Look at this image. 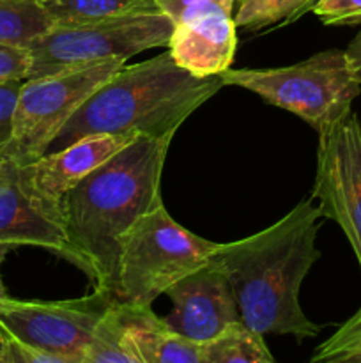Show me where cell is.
<instances>
[{"label": "cell", "mask_w": 361, "mask_h": 363, "mask_svg": "<svg viewBox=\"0 0 361 363\" xmlns=\"http://www.w3.org/2000/svg\"><path fill=\"white\" fill-rule=\"evenodd\" d=\"M172 138L138 137L64 197L67 261L87 275L92 289L115 296L119 243L140 216L163 204L161 176Z\"/></svg>", "instance_id": "6da1fadb"}, {"label": "cell", "mask_w": 361, "mask_h": 363, "mask_svg": "<svg viewBox=\"0 0 361 363\" xmlns=\"http://www.w3.org/2000/svg\"><path fill=\"white\" fill-rule=\"evenodd\" d=\"M322 213L314 199L299 202L283 218L243 240L218 245L244 325L262 335L317 337L321 326L299 303L301 284L321 259L317 234Z\"/></svg>", "instance_id": "7a4b0ae2"}, {"label": "cell", "mask_w": 361, "mask_h": 363, "mask_svg": "<svg viewBox=\"0 0 361 363\" xmlns=\"http://www.w3.org/2000/svg\"><path fill=\"white\" fill-rule=\"evenodd\" d=\"M222 87L219 74L197 77L176 64L170 52L133 66L124 64L64 124L48 151L98 133L176 135Z\"/></svg>", "instance_id": "3957f363"}, {"label": "cell", "mask_w": 361, "mask_h": 363, "mask_svg": "<svg viewBox=\"0 0 361 363\" xmlns=\"http://www.w3.org/2000/svg\"><path fill=\"white\" fill-rule=\"evenodd\" d=\"M223 85L246 89L265 103L294 113L317 133L350 113L361 84L354 78L345 50H326L297 64L260 69H227Z\"/></svg>", "instance_id": "277c9868"}, {"label": "cell", "mask_w": 361, "mask_h": 363, "mask_svg": "<svg viewBox=\"0 0 361 363\" xmlns=\"http://www.w3.org/2000/svg\"><path fill=\"white\" fill-rule=\"evenodd\" d=\"M218 243L184 229L165 204L151 209L127 229L119 243L115 298L152 305L170 286L214 255Z\"/></svg>", "instance_id": "5b68a950"}, {"label": "cell", "mask_w": 361, "mask_h": 363, "mask_svg": "<svg viewBox=\"0 0 361 363\" xmlns=\"http://www.w3.org/2000/svg\"><path fill=\"white\" fill-rule=\"evenodd\" d=\"M124 64L117 57L25 80L6 138L11 160L23 167L48 152L64 124Z\"/></svg>", "instance_id": "8992f818"}, {"label": "cell", "mask_w": 361, "mask_h": 363, "mask_svg": "<svg viewBox=\"0 0 361 363\" xmlns=\"http://www.w3.org/2000/svg\"><path fill=\"white\" fill-rule=\"evenodd\" d=\"M172 30L173 21L161 11L84 23H53L27 46L32 59L27 80L105 59L127 60L145 50L168 46Z\"/></svg>", "instance_id": "52a82bcc"}, {"label": "cell", "mask_w": 361, "mask_h": 363, "mask_svg": "<svg viewBox=\"0 0 361 363\" xmlns=\"http://www.w3.org/2000/svg\"><path fill=\"white\" fill-rule=\"evenodd\" d=\"M113 300L101 289L60 301H23L6 294L0 296V337L53 354L60 363H85L92 332Z\"/></svg>", "instance_id": "ba28073f"}, {"label": "cell", "mask_w": 361, "mask_h": 363, "mask_svg": "<svg viewBox=\"0 0 361 363\" xmlns=\"http://www.w3.org/2000/svg\"><path fill=\"white\" fill-rule=\"evenodd\" d=\"M314 201L340 225L361 268V117L350 112L319 133Z\"/></svg>", "instance_id": "9c48e42d"}, {"label": "cell", "mask_w": 361, "mask_h": 363, "mask_svg": "<svg viewBox=\"0 0 361 363\" xmlns=\"http://www.w3.org/2000/svg\"><path fill=\"white\" fill-rule=\"evenodd\" d=\"M142 135L98 133L81 137L59 151H48L18 169L21 186L42 209L62 222V201L84 177Z\"/></svg>", "instance_id": "30bf717a"}, {"label": "cell", "mask_w": 361, "mask_h": 363, "mask_svg": "<svg viewBox=\"0 0 361 363\" xmlns=\"http://www.w3.org/2000/svg\"><path fill=\"white\" fill-rule=\"evenodd\" d=\"M173 311L168 325L193 342L204 344L230 323L243 321L225 266L212 255L165 291Z\"/></svg>", "instance_id": "8fae6325"}, {"label": "cell", "mask_w": 361, "mask_h": 363, "mask_svg": "<svg viewBox=\"0 0 361 363\" xmlns=\"http://www.w3.org/2000/svg\"><path fill=\"white\" fill-rule=\"evenodd\" d=\"M232 14L211 13L173 25L168 52L176 64L197 77H216L230 69L237 48Z\"/></svg>", "instance_id": "7c38bea8"}, {"label": "cell", "mask_w": 361, "mask_h": 363, "mask_svg": "<svg viewBox=\"0 0 361 363\" xmlns=\"http://www.w3.org/2000/svg\"><path fill=\"white\" fill-rule=\"evenodd\" d=\"M0 243L32 245L67 259L62 222L32 199L21 186L18 172L0 183Z\"/></svg>", "instance_id": "4fadbf2b"}, {"label": "cell", "mask_w": 361, "mask_h": 363, "mask_svg": "<svg viewBox=\"0 0 361 363\" xmlns=\"http://www.w3.org/2000/svg\"><path fill=\"white\" fill-rule=\"evenodd\" d=\"M127 335L142 363H202V344L180 335L151 305L119 301Z\"/></svg>", "instance_id": "5bb4252c"}, {"label": "cell", "mask_w": 361, "mask_h": 363, "mask_svg": "<svg viewBox=\"0 0 361 363\" xmlns=\"http://www.w3.org/2000/svg\"><path fill=\"white\" fill-rule=\"evenodd\" d=\"M264 335L243 321L230 323L202 344V363H273Z\"/></svg>", "instance_id": "9a60e30c"}, {"label": "cell", "mask_w": 361, "mask_h": 363, "mask_svg": "<svg viewBox=\"0 0 361 363\" xmlns=\"http://www.w3.org/2000/svg\"><path fill=\"white\" fill-rule=\"evenodd\" d=\"M85 363H142L127 335L119 300H113L92 332Z\"/></svg>", "instance_id": "2e32d148"}, {"label": "cell", "mask_w": 361, "mask_h": 363, "mask_svg": "<svg viewBox=\"0 0 361 363\" xmlns=\"http://www.w3.org/2000/svg\"><path fill=\"white\" fill-rule=\"evenodd\" d=\"M53 23L69 25L158 11L156 0H39Z\"/></svg>", "instance_id": "e0dca14e"}, {"label": "cell", "mask_w": 361, "mask_h": 363, "mask_svg": "<svg viewBox=\"0 0 361 363\" xmlns=\"http://www.w3.org/2000/svg\"><path fill=\"white\" fill-rule=\"evenodd\" d=\"M53 25L39 0H0V43L28 46Z\"/></svg>", "instance_id": "ac0fdd59"}, {"label": "cell", "mask_w": 361, "mask_h": 363, "mask_svg": "<svg viewBox=\"0 0 361 363\" xmlns=\"http://www.w3.org/2000/svg\"><path fill=\"white\" fill-rule=\"evenodd\" d=\"M317 0H241L234 21L244 30H262L278 23H290L314 7Z\"/></svg>", "instance_id": "d6986e66"}, {"label": "cell", "mask_w": 361, "mask_h": 363, "mask_svg": "<svg viewBox=\"0 0 361 363\" xmlns=\"http://www.w3.org/2000/svg\"><path fill=\"white\" fill-rule=\"evenodd\" d=\"M310 360L314 363L361 362V308L317 346Z\"/></svg>", "instance_id": "ffe728a7"}, {"label": "cell", "mask_w": 361, "mask_h": 363, "mask_svg": "<svg viewBox=\"0 0 361 363\" xmlns=\"http://www.w3.org/2000/svg\"><path fill=\"white\" fill-rule=\"evenodd\" d=\"M236 2L237 0H156V7L177 25L211 13L232 14Z\"/></svg>", "instance_id": "44dd1931"}, {"label": "cell", "mask_w": 361, "mask_h": 363, "mask_svg": "<svg viewBox=\"0 0 361 363\" xmlns=\"http://www.w3.org/2000/svg\"><path fill=\"white\" fill-rule=\"evenodd\" d=\"M311 11L324 25L350 27L361 23V0H317Z\"/></svg>", "instance_id": "7402d4cb"}, {"label": "cell", "mask_w": 361, "mask_h": 363, "mask_svg": "<svg viewBox=\"0 0 361 363\" xmlns=\"http://www.w3.org/2000/svg\"><path fill=\"white\" fill-rule=\"evenodd\" d=\"M30 64L32 59L27 46L0 43V84L11 80H27Z\"/></svg>", "instance_id": "603a6c76"}, {"label": "cell", "mask_w": 361, "mask_h": 363, "mask_svg": "<svg viewBox=\"0 0 361 363\" xmlns=\"http://www.w3.org/2000/svg\"><path fill=\"white\" fill-rule=\"evenodd\" d=\"M25 80H11L0 84V137L7 138L13 123L14 110H16L18 96Z\"/></svg>", "instance_id": "cb8c5ba5"}, {"label": "cell", "mask_w": 361, "mask_h": 363, "mask_svg": "<svg viewBox=\"0 0 361 363\" xmlns=\"http://www.w3.org/2000/svg\"><path fill=\"white\" fill-rule=\"evenodd\" d=\"M347 60H349L350 71H353L354 78L361 84V30L357 32L356 38L349 43L345 48Z\"/></svg>", "instance_id": "d4e9b609"}, {"label": "cell", "mask_w": 361, "mask_h": 363, "mask_svg": "<svg viewBox=\"0 0 361 363\" xmlns=\"http://www.w3.org/2000/svg\"><path fill=\"white\" fill-rule=\"evenodd\" d=\"M20 167L11 160V156L7 155L6 149V138H0V183H4L6 179L13 177L18 172Z\"/></svg>", "instance_id": "484cf974"}, {"label": "cell", "mask_w": 361, "mask_h": 363, "mask_svg": "<svg viewBox=\"0 0 361 363\" xmlns=\"http://www.w3.org/2000/svg\"><path fill=\"white\" fill-rule=\"evenodd\" d=\"M13 248H14L13 245H9V243H0V296H6L7 294L6 286H4V282H2V264H4V261H6L7 254H9Z\"/></svg>", "instance_id": "4316f807"}, {"label": "cell", "mask_w": 361, "mask_h": 363, "mask_svg": "<svg viewBox=\"0 0 361 363\" xmlns=\"http://www.w3.org/2000/svg\"><path fill=\"white\" fill-rule=\"evenodd\" d=\"M0 363H9V354H7L6 340L0 337Z\"/></svg>", "instance_id": "83f0119b"}, {"label": "cell", "mask_w": 361, "mask_h": 363, "mask_svg": "<svg viewBox=\"0 0 361 363\" xmlns=\"http://www.w3.org/2000/svg\"><path fill=\"white\" fill-rule=\"evenodd\" d=\"M0 138H2V137H0Z\"/></svg>", "instance_id": "f1b7e54d"}]
</instances>
